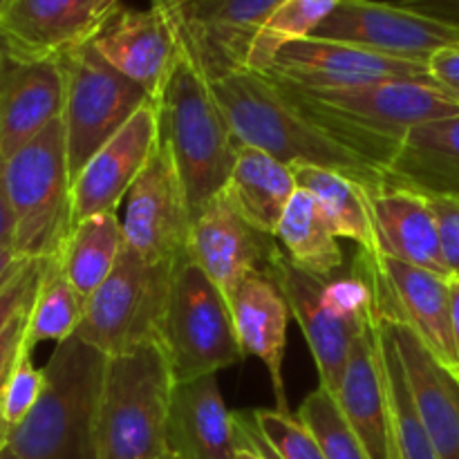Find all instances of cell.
<instances>
[{"label": "cell", "instance_id": "2e32d148", "mask_svg": "<svg viewBox=\"0 0 459 459\" xmlns=\"http://www.w3.org/2000/svg\"><path fill=\"white\" fill-rule=\"evenodd\" d=\"M263 74L309 90L350 88L388 79H430L426 63L316 36L285 45Z\"/></svg>", "mask_w": 459, "mask_h": 459}, {"label": "cell", "instance_id": "7dc6e473", "mask_svg": "<svg viewBox=\"0 0 459 459\" xmlns=\"http://www.w3.org/2000/svg\"><path fill=\"white\" fill-rule=\"evenodd\" d=\"M7 435H9V426L4 424V420H3V417H0V448H3L4 444H7Z\"/></svg>", "mask_w": 459, "mask_h": 459}, {"label": "cell", "instance_id": "f5cc1de1", "mask_svg": "<svg viewBox=\"0 0 459 459\" xmlns=\"http://www.w3.org/2000/svg\"><path fill=\"white\" fill-rule=\"evenodd\" d=\"M446 92H448V90H446ZM448 94H451V97L455 99V101L459 103V90H455V92H448Z\"/></svg>", "mask_w": 459, "mask_h": 459}, {"label": "cell", "instance_id": "4316f807", "mask_svg": "<svg viewBox=\"0 0 459 459\" xmlns=\"http://www.w3.org/2000/svg\"><path fill=\"white\" fill-rule=\"evenodd\" d=\"M296 191L299 182L291 166L269 152L238 143L236 164L224 193L258 231L276 238L278 224Z\"/></svg>", "mask_w": 459, "mask_h": 459}, {"label": "cell", "instance_id": "5b68a950", "mask_svg": "<svg viewBox=\"0 0 459 459\" xmlns=\"http://www.w3.org/2000/svg\"><path fill=\"white\" fill-rule=\"evenodd\" d=\"M357 264L359 269L350 276L323 281L309 276L282 254L269 273L303 330L321 388L334 397L343 381L354 339L379 314L370 258L361 254Z\"/></svg>", "mask_w": 459, "mask_h": 459}, {"label": "cell", "instance_id": "f1b7e54d", "mask_svg": "<svg viewBox=\"0 0 459 459\" xmlns=\"http://www.w3.org/2000/svg\"><path fill=\"white\" fill-rule=\"evenodd\" d=\"M276 240L290 263L309 276L330 281L343 267V249L323 218L316 200L299 188L276 229Z\"/></svg>", "mask_w": 459, "mask_h": 459}, {"label": "cell", "instance_id": "484cf974", "mask_svg": "<svg viewBox=\"0 0 459 459\" xmlns=\"http://www.w3.org/2000/svg\"><path fill=\"white\" fill-rule=\"evenodd\" d=\"M385 178L430 197H459V115L412 128L385 166Z\"/></svg>", "mask_w": 459, "mask_h": 459}, {"label": "cell", "instance_id": "5bb4252c", "mask_svg": "<svg viewBox=\"0 0 459 459\" xmlns=\"http://www.w3.org/2000/svg\"><path fill=\"white\" fill-rule=\"evenodd\" d=\"M90 45L108 65L142 85L152 101L169 83L182 54V36L164 0H152L148 9L119 4Z\"/></svg>", "mask_w": 459, "mask_h": 459}, {"label": "cell", "instance_id": "4dcf8cb0", "mask_svg": "<svg viewBox=\"0 0 459 459\" xmlns=\"http://www.w3.org/2000/svg\"><path fill=\"white\" fill-rule=\"evenodd\" d=\"M85 314V299L65 276L58 255L45 260V272L27 318L25 343H63L76 334Z\"/></svg>", "mask_w": 459, "mask_h": 459}, {"label": "cell", "instance_id": "8992f818", "mask_svg": "<svg viewBox=\"0 0 459 459\" xmlns=\"http://www.w3.org/2000/svg\"><path fill=\"white\" fill-rule=\"evenodd\" d=\"M175 375L161 341L108 357L97 426L99 459H155L166 453Z\"/></svg>", "mask_w": 459, "mask_h": 459}, {"label": "cell", "instance_id": "ffe728a7", "mask_svg": "<svg viewBox=\"0 0 459 459\" xmlns=\"http://www.w3.org/2000/svg\"><path fill=\"white\" fill-rule=\"evenodd\" d=\"M65 74L58 58H18L0 52V152L9 157L61 119Z\"/></svg>", "mask_w": 459, "mask_h": 459}, {"label": "cell", "instance_id": "f6af8a7d", "mask_svg": "<svg viewBox=\"0 0 459 459\" xmlns=\"http://www.w3.org/2000/svg\"><path fill=\"white\" fill-rule=\"evenodd\" d=\"M451 321H453V339H455V350L459 359V281L451 278Z\"/></svg>", "mask_w": 459, "mask_h": 459}, {"label": "cell", "instance_id": "ac0fdd59", "mask_svg": "<svg viewBox=\"0 0 459 459\" xmlns=\"http://www.w3.org/2000/svg\"><path fill=\"white\" fill-rule=\"evenodd\" d=\"M121 0H9L0 16V52L61 58L97 36Z\"/></svg>", "mask_w": 459, "mask_h": 459}, {"label": "cell", "instance_id": "9c48e42d", "mask_svg": "<svg viewBox=\"0 0 459 459\" xmlns=\"http://www.w3.org/2000/svg\"><path fill=\"white\" fill-rule=\"evenodd\" d=\"M58 61L65 74L61 121L65 128L67 169L74 182L94 152L110 142L152 97L142 85L108 65L90 43Z\"/></svg>", "mask_w": 459, "mask_h": 459}, {"label": "cell", "instance_id": "836d02e7", "mask_svg": "<svg viewBox=\"0 0 459 459\" xmlns=\"http://www.w3.org/2000/svg\"><path fill=\"white\" fill-rule=\"evenodd\" d=\"M296 417L316 439L325 459H370L361 439L345 420L334 394L321 385L307 394Z\"/></svg>", "mask_w": 459, "mask_h": 459}, {"label": "cell", "instance_id": "30bf717a", "mask_svg": "<svg viewBox=\"0 0 459 459\" xmlns=\"http://www.w3.org/2000/svg\"><path fill=\"white\" fill-rule=\"evenodd\" d=\"M164 348L175 381L218 375L245 359L227 299L188 255L179 260L173 278Z\"/></svg>", "mask_w": 459, "mask_h": 459}, {"label": "cell", "instance_id": "d6a6232c", "mask_svg": "<svg viewBox=\"0 0 459 459\" xmlns=\"http://www.w3.org/2000/svg\"><path fill=\"white\" fill-rule=\"evenodd\" d=\"M339 3L341 0H285L255 34L247 70H269L285 45L312 36Z\"/></svg>", "mask_w": 459, "mask_h": 459}, {"label": "cell", "instance_id": "83f0119b", "mask_svg": "<svg viewBox=\"0 0 459 459\" xmlns=\"http://www.w3.org/2000/svg\"><path fill=\"white\" fill-rule=\"evenodd\" d=\"M294 178L299 188L307 191L316 200L323 218L330 224L336 238L359 245L368 258L379 255L375 215H372L370 191L366 184L352 175L321 166H294Z\"/></svg>", "mask_w": 459, "mask_h": 459}, {"label": "cell", "instance_id": "cb8c5ba5", "mask_svg": "<svg viewBox=\"0 0 459 459\" xmlns=\"http://www.w3.org/2000/svg\"><path fill=\"white\" fill-rule=\"evenodd\" d=\"M336 402L370 459H390L393 420H390L388 393H385L377 318L359 332L350 348L348 366L336 393Z\"/></svg>", "mask_w": 459, "mask_h": 459}, {"label": "cell", "instance_id": "7bdbcfd3", "mask_svg": "<svg viewBox=\"0 0 459 459\" xmlns=\"http://www.w3.org/2000/svg\"><path fill=\"white\" fill-rule=\"evenodd\" d=\"M402 4L430 13V16L444 18V21L459 22V0H402Z\"/></svg>", "mask_w": 459, "mask_h": 459}, {"label": "cell", "instance_id": "3957f363", "mask_svg": "<svg viewBox=\"0 0 459 459\" xmlns=\"http://www.w3.org/2000/svg\"><path fill=\"white\" fill-rule=\"evenodd\" d=\"M155 106L160 139L169 148L182 179L193 222L227 188L236 164L238 142L215 99L209 76L191 56L184 40L178 65Z\"/></svg>", "mask_w": 459, "mask_h": 459}, {"label": "cell", "instance_id": "44dd1931", "mask_svg": "<svg viewBox=\"0 0 459 459\" xmlns=\"http://www.w3.org/2000/svg\"><path fill=\"white\" fill-rule=\"evenodd\" d=\"M379 318L393 336L412 403L439 459H459V375L430 354L406 323Z\"/></svg>", "mask_w": 459, "mask_h": 459}, {"label": "cell", "instance_id": "7c38bea8", "mask_svg": "<svg viewBox=\"0 0 459 459\" xmlns=\"http://www.w3.org/2000/svg\"><path fill=\"white\" fill-rule=\"evenodd\" d=\"M186 255L229 303L242 281L254 273L269 276L282 249L276 238L258 231L249 220L242 218L222 191L191 222Z\"/></svg>", "mask_w": 459, "mask_h": 459}, {"label": "cell", "instance_id": "e575fe53", "mask_svg": "<svg viewBox=\"0 0 459 459\" xmlns=\"http://www.w3.org/2000/svg\"><path fill=\"white\" fill-rule=\"evenodd\" d=\"M31 352L34 350L27 343H22L21 352H18L16 361L12 366V372L7 377V384H4L3 397H0V417H3L9 429L21 424L34 411L40 394H43V368L34 366Z\"/></svg>", "mask_w": 459, "mask_h": 459}, {"label": "cell", "instance_id": "ee69618b", "mask_svg": "<svg viewBox=\"0 0 459 459\" xmlns=\"http://www.w3.org/2000/svg\"><path fill=\"white\" fill-rule=\"evenodd\" d=\"M25 263L27 258H22L13 247H0V285H3L9 276H13Z\"/></svg>", "mask_w": 459, "mask_h": 459}, {"label": "cell", "instance_id": "8fae6325", "mask_svg": "<svg viewBox=\"0 0 459 459\" xmlns=\"http://www.w3.org/2000/svg\"><path fill=\"white\" fill-rule=\"evenodd\" d=\"M312 36L429 63L439 49L459 45V22L417 12L402 3L341 0Z\"/></svg>", "mask_w": 459, "mask_h": 459}, {"label": "cell", "instance_id": "60d3db41", "mask_svg": "<svg viewBox=\"0 0 459 459\" xmlns=\"http://www.w3.org/2000/svg\"><path fill=\"white\" fill-rule=\"evenodd\" d=\"M236 430H238V439L242 444H247L249 448H254L263 459H281L276 455L272 446L267 444V439L263 437V433L258 430V426L254 424L249 412H236Z\"/></svg>", "mask_w": 459, "mask_h": 459}, {"label": "cell", "instance_id": "d6986e66", "mask_svg": "<svg viewBox=\"0 0 459 459\" xmlns=\"http://www.w3.org/2000/svg\"><path fill=\"white\" fill-rule=\"evenodd\" d=\"M160 143L155 101L146 103L115 137L103 143L72 182V222L119 209Z\"/></svg>", "mask_w": 459, "mask_h": 459}, {"label": "cell", "instance_id": "277c9868", "mask_svg": "<svg viewBox=\"0 0 459 459\" xmlns=\"http://www.w3.org/2000/svg\"><path fill=\"white\" fill-rule=\"evenodd\" d=\"M108 357L79 336L54 348L34 411L9 429L18 459H99L97 426Z\"/></svg>", "mask_w": 459, "mask_h": 459}, {"label": "cell", "instance_id": "ba28073f", "mask_svg": "<svg viewBox=\"0 0 459 459\" xmlns=\"http://www.w3.org/2000/svg\"><path fill=\"white\" fill-rule=\"evenodd\" d=\"M179 260H151L126 247L106 282L85 300L83 321L74 336L106 357L152 341L164 343L166 312Z\"/></svg>", "mask_w": 459, "mask_h": 459}, {"label": "cell", "instance_id": "4fadbf2b", "mask_svg": "<svg viewBox=\"0 0 459 459\" xmlns=\"http://www.w3.org/2000/svg\"><path fill=\"white\" fill-rule=\"evenodd\" d=\"M126 247L151 260L186 255L191 213L169 148L161 142L124 200Z\"/></svg>", "mask_w": 459, "mask_h": 459}, {"label": "cell", "instance_id": "db71d44e", "mask_svg": "<svg viewBox=\"0 0 459 459\" xmlns=\"http://www.w3.org/2000/svg\"><path fill=\"white\" fill-rule=\"evenodd\" d=\"M164 3H169V4H175V3H182V0H164Z\"/></svg>", "mask_w": 459, "mask_h": 459}, {"label": "cell", "instance_id": "6da1fadb", "mask_svg": "<svg viewBox=\"0 0 459 459\" xmlns=\"http://www.w3.org/2000/svg\"><path fill=\"white\" fill-rule=\"evenodd\" d=\"M276 83L314 124L384 170L412 128L459 115V103L433 79H388L334 90Z\"/></svg>", "mask_w": 459, "mask_h": 459}, {"label": "cell", "instance_id": "9a60e30c", "mask_svg": "<svg viewBox=\"0 0 459 459\" xmlns=\"http://www.w3.org/2000/svg\"><path fill=\"white\" fill-rule=\"evenodd\" d=\"M282 3L285 0H182L166 3V7L186 49L211 81L247 70L255 34Z\"/></svg>", "mask_w": 459, "mask_h": 459}, {"label": "cell", "instance_id": "ab89813d", "mask_svg": "<svg viewBox=\"0 0 459 459\" xmlns=\"http://www.w3.org/2000/svg\"><path fill=\"white\" fill-rule=\"evenodd\" d=\"M429 76L448 92L459 90V45H451L429 58Z\"/></svg>", "mask_w": 459, "mask_h": 459}, {"label": "cell", "instance_id": "816d5d0a", "mask_svg": "<svg viewBox=\"0 0 459 459\" xmlns=\"http://www.w3.org/2000/svg\"><path fill=\"white\" fill-rule=\"evenodd\" d=\"M7 4H9V0H0V16H3V13H4Z\"/></svg>", "mask_w": 459, "mask_h": 459}, {"label": "cell", "instance_id": "74e56055", "mask_svg": "<svg viewBox=\"0 0 459 459\" xmlns=\"http://www.w3.org/2000/svg\"><path fill=\"white\" fill-rule=\"evenodd\" d=\"M430 202L439 222L444 260L451 278L459 281V197H430Z\"/></svg>", "mask_w": 459, "mask_h": 459}, {"label": "cell", "instance_id": "7a4b0ae2", "mask_svg": "<svg viewBox=\"0 0 459 459\" xmlns=\"http://www.w3.org/2000/svg\"><path fill=\"white\" fill-rule=\"evenodd\" d=\"M240 146L258 148L287 166H321L352 175L368 188L388 184L385 170L314 124L272 76L254 70L211 79Z\"/></svg>", "mask_w": 459, "mask_h": 459}, {"label": "cell", "instance_id": "8d00e7d4", "mask_svg": "<svg viewBox=\"0 0 459 459\" xmlns=\"http://www.w3.org/2000/svg\"><path fill=\"white\" fill-rule=\"evenodd\" d=\"M45 260H27L13 276H9L0 285V334L7 330L9 323L18 314L25 312L34 303L45 272Z\"/></svg>", "mask_w": 459, "mask_h": 459}, {"label": "cell", "instance_id": "d590c367", "mask_svg": "<svg viewBox=\"0 0 459 459\" xmlns=\"http://www.w3.org/2000/svg\"><path fill=\"white\" fill-rule=\"evenodd\" d=\"M251 420L281 459H325L312 433L291 412L263 408L251 412Z\"/></svg>", "mask_w": 459, "mask_h": 459}, {"label": "cell", "instance_id": "52a82bcc", "mask_svg": "<svg viewBox=\"0 0 459 459\" xmlns=\"http://www.w3.org/2000/svg\"><path fill=\"white\" fill-rule=\"evenodd\" d=\"M4 186L13 213V249L27 260L56 255L74 227L61 119L4 157Z\"/></svg>", "mask_w": 459, "mask_h": 459}, {"label": "cell", "instance_id": "b9f144b4", "mask_svg": "<svg viewBox=\"0 0 459 459\" xmlns=\"http://www.w3.org/2000/svg\"><path fill=\"white\" fill-rule=\"evenodd\" d=\"M0 247H13V213L4 186V157L0 152Z\"/></svg>", "mask_w": 459, "mask_h": 459}, {"label": "cell", "instance_id": "f907efd6", "mask_svg": "<svg viewBox=\"0 0 459 459\" xmlns=\"http://www.w3.org/2000/svg\"><path fill=\"white\" fill-rule=\"evenodd\" d=\"M155 459H179V457L173 455V453H170V451H166V453H161V455L155 457Z\"/></svg>", "mask_w": 459, "mask_h": 459}, {"label": "cell", "instance_id": "603a6c76", "mask_svg": "<svg viewBox=\"0 0 459 459\" xmlns=\"http://www.w3.org/2000/svg\"><path fill=\"white\" fill-rule=\"evenodd\" d=\"M379 255L451 278L442 249L433 202L412 188L385 186L370 191Z\"/></svg>", "mask_w": 459, "mask_h": 459}, {"label": "cell", "instance_id": "681fc988", "mask_svg": "<svg viewBox=\"0 0 459 459\" xmlns=\"http://www.w3.org/2000/svg\"><path fill=\"white\" fill-rule=\"evenodd\" d=\"M390 459H403L402 451H399L397 442H394V433H393V444H390Z\"/></svg>", "mask_w": 459, "mask_h": 459}, {"label": "cell", "instance_id": "f35d334b", "mask_svg": "<svg viewBox=\"0 0 459 459\" xmlns=\"http://www.w3.org/2000/svg\"><path fill=\"white\" fill-rule=\"evenodd\" d=\"M30 307L25 312L18 314L12 323H9L7 330L0 334V397H3L4 384H7V377L12 372L13 361H16L18 352H21L22 343H25V330H27V318H30Z\"/></svg>", "mask_w": 459, "mask_h": 459}, {"label": "cell", "instance_id": "d4e9b609", "mask_svg": "<svg viewBox=\"0 0 459 459\" xmlns=\"http://www.w3.org/2000/svg\"><path fill=\"white\" fill-rule=\"evenodd\" d=\"M233 325L245 357H255L269 372L276 397V411L290 412L285 394L282 361L290 327V305L276 282L264 273H254L240 282L229 299Z\"/></svg>", "mask_w": 459, "mask_h": 459}, {"label": "cell", "instance_id": "f546056e", "mask_svg": "<svg viewBox=\"0 0 459 459\" xmlns=\"http://www.w3.org/2000/svg\"><path fill=\"white\" fill-rule=\"evenodd\" d=\"M124 249V224L117 211H110L74 224L56 255L74 290L88 300L110 276Z\"/></svg>", "mask_w": 459, "mask_h": 459}, {"label": "cell", "instance_id": "c3c4849f", "mask_svg": "<svg viewBox=\"0 0 459 459\" xmlns=\"http://www.w3.org/2000/svg\"><path fill=\"white\" fill-rule=\"evenodd\" d=\"M0 459H18V455L13 453V448L9 446V444H4V446L0 448Z\"/></svg>", "mask_w": 459, "mask_h": 459}, {"label": "cell", "instance_id": "7402d4cb", "mask_svg": "<svg viewBox=\"0 0 459 459\" xmlns=\"http://www.w3.org/2000/svg\"><path fill=\"white\" fill-rule=\"evenodd\" d=\"M236 415L224 406L218 375L175 381L166 424V451L179 459H236Z\"/></svg>", "mask_w": 459, "mask_h": 459}, {"label": "cell", "instance_id": "bcb514c9", "mask_svg": "<svg viewBox=\"0 0 459 459\" xmlns=\"http://www.w3.org/2000/svg\"><path fill=\"white\" fill-rule=\"evenodd\" d=\"M238 442H240V439H238ZM236 459H263V457H260L258 453L254 451V448H249V446H247V444L240 442V448H238Z\"/></svg>", "mask_w": 459, "mask_h": 459}, {"label": "cell", "instance_id": "1f68e13d", "mask_svg": "<svg viewBox=\"0 0 459 459\" xmlns=\"http://www.w3.org/2000/svg\"><path fill=\"white\" fill-rule=\"evenodd\" d=\"M377 330H379L381 357H384L385 393H388L394 442H397L403 459H439L429 433H426L424 424H421L420 415H417L415 403H412L411 390H408L406 377H403V368L402 361H399V352L394 348L393 336L385 330L384 321L379 316H377Z\"/></svg>", "mask_w": 459, "mask_h": 459}, {"label": "cell", "instance_id": "e0dca14e", "mask_svg": "<svg viewBox=\"0 0 459 459\" xmlns=\"http://www.w3.org/2000/svg\"><path fill=\"white\" fill-rule=\"evenodd\" d=\"M370 263L381 316L406 323L430 354L459 375L451 321V278L388 255H377Z\"/></svg>", "mask_w": 459, "mask_h": 459}]
</instances>
